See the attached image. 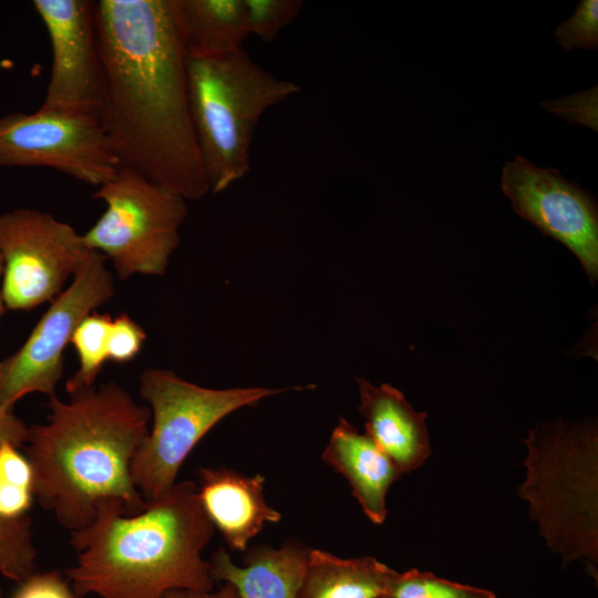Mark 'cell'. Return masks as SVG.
<instances>
[{"mask_svg":"<svg viewBox=\"0 0 598 598\" xmlns=\"http://www.w3.org/2000/svg\"><path fill=\"white\" fill-rule=\"evenodd\" d=\"M99 115L121 166L186 200L210 186L190 116L172 0H99Z\"/></svg>","mask_w":598,"mask_h":598,"instance_id":"obj_1","label":"cell"},{"mask_svg":"<svg viewBox=\"0 0 598 598\" xmlns=\"http://www.w3.org/2000/svg\"><path fill=\"white\" fill-rule=\"evenodd\" d=\"M44 424L28 427L27 454L39 504L70 532L87 526L105 501L144 509L132 460L150 431L151 410L115 382L49 396Z\"/></svg>","mask_w":598,"mask_h":598,"instance_id":"obj_2","label":"cell"},{"mask_svg":"<svg viewBox=\"0 0 598 598\" xmlns=\"http://www.w3.org/2000/svg\"><path fill=\"white\" fill-rule=\"evenodd\" d=\"M214 530L192 481L175 483L135 514L105 501L87 526L71 532L78 557L66 574L81 596L163 598L173 589L210 591L215 580L202 553Z\"/></svg>","mask_w":598,"mask_h":598,"instance_id":"obj_3","label":"cell"},{"mask_svg":"<svg viewBox=\"0 0 598 598\" xmlns=\"http://www.w3.org/2000/svg\"><path fill=\"white\" fill-rule=\"evenodd\" d=\"M524 442L526 472L518 495L530 519L563 566L584 561L597 582V422H539Z\"/></svg>","mask_w":598,"mask_h":598,"instance_id":"obj_4","label":"cell"},{"mask_svg":"<svg viewBox=\"0 0 598 598\" xmlns=\"http://www.w3.org/2000/svg\"><path fill=\"white\" fill-rule=\"evenodd\" d=\"M188 103L200 156L218 194L249 172V150L264 113L299 92L241 49L219 56L186 55Z\"/></svg>","mask_w":598,"mask_h":598,"instance_id":"obj_5","label":"cell"},{"mask_svg":"<svg viewBox=\"0 0 598 598\" xmlns=\"http://www.w3.org/2000/svg\"><path fill=\"white\" fill-rule=\"evenodd\" d=\"M288 390L210 389L188 382L171 370H144L140 393L150 404L153 420L131 464L132 481L141 496L151 502L168 492L188 454L225 416Z\"/></svg>","mask_w":598,"mask_h":598,"instance_id":"obj_6","label":"cell"},{"mask_svg":"<svg viewBox=\"0 0 598 598\" xmlns=\"http://www.w3.org/2000/svg\"><path fill=\"white\" fill-rule=\"evenodd\" d=\"M92 197L106 208L83 234L87 246L112 260L121 280L164 275L179 243L186 199L124 166Z\"/></svg>","mask_w":598,"mask_h":598,"instance_id":"obj_7","label":"cell"},{"mask_svg":"<svg viewBox=\"0 0 598 598\" xmlns=\"http://www.w3.org/2000/svg\"><path fill=\"white\" fill-rule=\"evenodd\" d=\"M47 167L101 186L121 168L97 113L40 106L0 118V168Z\"/></svg>","mask_w":598,"mask_h":598,"instance_id":"obj_8","label":"cell"},{"mask_svg":"<svg viewBox=\"0 0 598 598\" xmlns=\"http://www.w3.org/2000/svg\"><path fill=\"white\" fill-rule=\"evenodd\" d=\"M106 260L93 250L68 288L52 300L21 348L2 360L0 412H12L16 403L29 393L54 395L63 372V351L75 329L114 295Z\"/></svg>","mask_w":598,"mask_h":598,"instance_id":"obj_9","label":"cell"},{"mask_svg":"<svg viewBox=\"0 0 598 598\" xmlns=\"http://www.w3.org/2000/svg\"><path fill=\"white\" fill-rule=\"evenodd\" d=\"M93 249L70 224L33 208L0 214L1 281L9 310L52 301Z\"/></svg>","mask_w":598,"mask_h":598,"instance_id":"obj_10","label":"cell"},{"mask_svg":"<svg viewBox=\"0 0 598 598\" xmlns=\"http://www.w3.org/2000/svg\"><path fill=\"white\" fill-rule=\"evenodd\" d=\"M501 186L522 218L574 252L594 285L598 279V207L591 193L565 179L558 169L537 167L520 155L505 163Z\"/></svg>","mask_w":598,"mask_h":598,"instance_id":"obj_11","label":"cell"},{"mask_svg":"<svg viewBox=\"0 0 598 598\" xmlns=\"http://www.w3.org/2000/svg\"><path fill=\"white\" fill-rule=\"evenodd\" d=\"M51 43L52 68L41 106L100 112L102 71L90 0H34Z\"/></svg>","mask_w":598,"mask_h":598,"instance_id":"obj_12","label":"cell"},{"mask_svg":"<svg viewBox=\"0 0 598 598\" xmlns=\"http://www.w3.org/2000/svg\"><path fill=\"white\" fill-rule=\"evenodd\" d=\"M200 504L228 547L245 551L266 523H278L281 514L265 498V476L246 475L228 467L198 468Z\"/></svg>","mask_w":598,"mask_h":598,"instance_id":"obj_13","label":"cell"},{"mask_svg":"<svg viewBox=\"0 0 598 598\" xmlns=\"http://www.w3.org/2000/svg\"><path fill=\"white\" fill-rule=\"evenodd\" d=\"M359 412L365 433L404 475L419 470L431 455L426 412H417L391 384L357 379Z\"/></svg>","mask_w":598,"mask_h":598,"instance_id":"obj_14","label":"cell"},{"mask_svg":"<svg viewBox=\"0 0 598 598\" xmlns=\"http://www.w3.org/2000/svg\"><path fill=\"white\" fill-rule=\"evenodd\" d=\"M321 458L344 477L368 519L383 524L388 516V493L403 474L370 436L341 417Z\"/></svg>","mask_w":598,"mask_h":598,"instance_id":"obj_15","label":"cell"},{"mask_svg":"<svg viewBox=\"0 0 598 598\" xmlns=\"http://www.w3.org/2000/svg\"><path fill=\"white\" fill-rule=\"evenodd\" d=\"M310 549L297 540L279 548L258 545L247 548L243 566H237L224 549L212 560L213 579L233 585L238 598H297L307 568Z\"/></svg>","mask_w":598,"mask_h":598,"instance_id":"obj_16","label":"cell"},{"mask_svg":"<svg viewBox=\"0 0 598 598\" xmlns=\"http://www.w3.org/2000/svg\"><path fill=\"white\" fill-rule=\"evenodd\" d=\"M186 55L235 53L249 35L245 0H172Z\"/></svg>","mask_w":598,"mask_h":598,"instance_id":"obj_17","label":"cell"},{"mask_svg":"<svg viewBox=\"0 0 598 598\" xmlns=\"http://www.w3.org/2000/svg\"><path fill=\"white\" fill-rule=\"evenodd\" d=\"M396 570L371 556L310 549L297 598H382Z\"/></svg>","mask_w":598,"mask_h":598,"instance_id":"obj_18","label":"cell"},{"mask_svg":"<svg viewBox=\"0 0 598 598\" xmlns=\"http://www.w3.org/2000/svg\"><path fill=\"white\" fill-rule=\"evenodd\" d=\"M28 427L13 412H0V445L11 442L21 447L27 441ZM35 555L30 518L0 519V574L22 581L33 574Z\"/></svg>","mask_w":598,"mask_h":598,"instance_id":"obj_19","label":"cell"},{"mask_svg":"<svg viewBox=\"0 0 598 598\" xmlns=\"http://www.w3.org/2000/svg\"><path fill=\"white\" fill-rule=\"evenodd\" d=\"M113 318L93 311L75 329L71 343L79 357V369L68 380L66 391L73 393L94 386L104 363L109 360V333Z\"/></svg>","mask_w":598,"mask_h":598,"instance_id":"obj_20","label":"cell"},{"mask_svg":"<svg viewBox=\"0 0 598 598\" xmlns=\"http://www.w3.org/2000/svg\"><path fill=\"white\" fill-rule=\"evenodd\" d=\"M382 598H496L494 591L416 568L395 573Z\"/></svg>","mask_w":598,"mask_h":598,"instance_id":"obj_21","label":"cell"},{"mask_svg":"<svg viewBox=\"0 0 598 598\" xmlns=\"http://www.w3.org/2000/svg\"><path fill=\"white\" fill-rule=\"evenodd\" d=\"M249 34L271 42L298 16L299 0H245Z\"/></svg>","mask_w":598,"mask_h":598,"instance_id":"obj_22","label":"cell"},{"mask_svg":"<svg viewBox=\"0 0 598 598\" xmlns=\"http://www.w3.org/2000/svg\"><path fill=\"white\" fill-rule=\"evenodd\" d=\"M557 41L566 49L598 48V1L581 0L574 14L556 28Z\"/></svg>","mask_w":598,"mask_h":598,"instance_id":"obj_23","label":"cell"},{"mask_svg":"<svg viewBox=\"0 0 598 598\" xmlns=\"http://www.w3.org/2000/svg\"><path fill=\"white\" fill-rule=\"evenodd\" d=\"M146 334L127 315L113 319L109 333V360L116 363L132 361L141 351Z\"/></svg>","mask_w":598,"mask_h":598,"instance_id":"obj_24","label":"cell"},{"mask_svg":"<svg viewBox=\"0 0 598 598\" xmlns=\"http://www.w3.org/2000/svg\"><path fill=\"white\" fill-rule=\"evenodd\" d=\"M542 107L564 117L569 123L582 124L597 131V86L559 100L546 101Z\"/></svg>","mask_w":598,"mask_h":598,"instance_id":"obj_25","label":"cell"},{"mask_svg":"<svg viewBox=\"0 0 598 598\" xmlns=\"http://www.w3.org/2000/svg\"><path fill=\"white\" fill-rule=\"evenodd\" d=\"M10 598H83L56 570L31 574Z\"/></svg>","mask_w":598,"mask_h":598,"instance_id":"obj_26","label":"cell"},{"mask_svg":"<svg viewBox=\"0 0 598 598\" xmlns=\"http://www.w3.org/2000/svg\"><path fill=\"white\" fill-rule=\"evenodd\" d=\"M163 598H238V594L233 585L224 582L216 591L173 589L167 591Z\"/></svg>","mask_w":598,"mask_h":598,"instance_id":"obj_27","label":"cell"},{"mask_svg":"<svg viewBox=\"0 0 598 598\" xmlns=\"http://www.w3.org/2000/svg\"><path fill=\"white\" fill-rule=\"evenodd\" d=\"M2 274H3V262H2L1 255H0V318L2 317V315L4 313V311L7 309L6 306H4V301H3V297H2V290H1Z\"/></svg>","mask_w":598,"mask_h":598,"instance_id":"obj_28","label":"cell"},{"mask_svg":"<svg viewBox=\"0 0 598 598\" xmlns=\"http://www.w3.org/2000/svg\"><path fill=\"white\" fill-rule=\"evenodd\" d=\"M1 384H2V360L0 359V392H1Z\"/></svg>","mask_w":598,"mask_h":598,"instance_id":"obj_29","label":"cell"},{"mask_svg":"<svg viewBox=\"0 0 598 598\" xmlns=\"http://www.w3.org/2000/svg\"><path fill=\"white\" fill-rule=\"evenodd\" d=\"M0 598H2V590H1V588H0Z\"/></svg>","mask_w":598,"mask_h":598,"instance_id":"obj_30","label":"cell"}]
</instances>
